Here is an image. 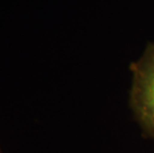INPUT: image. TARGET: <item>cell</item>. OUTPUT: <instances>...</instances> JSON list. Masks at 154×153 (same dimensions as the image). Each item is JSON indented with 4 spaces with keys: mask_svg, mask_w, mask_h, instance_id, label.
Here are the masks:
<instances>
[{
    "mask_svg": "<svg viewBox=\"0 0 154 153\" xmlns=\"http://www.w3.org/2000/svg\"><path fill=\"white\" fill-rule=\"evenodd\" d=\"M130 69L133 73L131 107L143 130L154 137V44L147 47Z\"/></svg>",
    "mask_w": 154,
    "mask_h": 153,
    "instance_id": "obj_1",
    "label": "cell"
}]
</instances>
